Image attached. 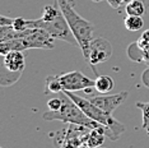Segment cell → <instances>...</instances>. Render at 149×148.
<instances>
[{
	"label": "cell",
	"mask_w": 149,
	"mask_h": 148,
	"mask_svg": "<svg viewBox=\"0 0 149 148\" xmlns=\"http://www.w3.org/2000/svg\"><path fill=\"white\" fill-rule=\"evenodd\" d=\"M61 98H63V106L60 110L57 111H46L43 114V119L47 121H54V120H59V121L66 123V124H72V125H78V126H83L86 129L94 130V129H102L106 132V128L102 124L94 121L91 117H88L86 114L82 111L79 106L74 102L73 100H70L64 91L61 92Z\"/></svg>",
	"instance_id": "1"
},
{
	"label": "cell",
	"mask_w": 149,
	"mask_h": 148,
	"mask_svg": "<svg viewBox=\"0 0 149 148\" xmlns=\"http://www.w3.org/2000/svg\"><path fill=\"white\" fill-rule=\"evenodd\" d=\"M57 3H59L63 14L65 15L66 22L69 24L70 29H72L74 37L77 38L78 46L82 50L83 56L87 60L88 56H89L91 42L93 41V31H94L93 23L84 19L83 17L78 14L68 0H57Z\"/></svg>",
	"instance_id": "2"
},
{
	"label": "cell",
	"mask_w": 149,
	"mask_h": 148,
	"mask_svg": "<svg viewBox=\"0 0 149 148\" xmlns=\"http://www.w3.org/2000/svg\"><path fill=\"white\" fill-rule=\"evenodd\" d=\"M64 93H65L70 100H73L88 117H91L94 121L102 124V125L106 128V137H108L111 140L118 139V137L125 132V126L123 124L118 123L116 119H113V116L111 115V114L104 112L100 107H97L94 103L91 102L87 97L78 96L74 92H69V91H64Z\"/></svg>",
	"instance_id": "3"
},
{
	"label": "cell",
	"mask_w": 149,
	"mask_h": 148,
	"mask_svg": "<svg viewBox=\"0 0 149 148\" xmlns=\"http://www.w3.org/2000/svg\"><path fill=\"white\" fill-rule=\"evenodd\" d=\"M27 24L28 28H42L46 32H49L55 40H61V41L68 42L69 45L78 46V41L74 37L72 29H70L69 24L66 22L65 15L63 12L60 13L56 18L51 19V21H42L40 19H27Z\"/></svg>",
	"instance_id": "4"
},
{
	"label": "cell",
	"mask_w": 149,
	"mask_h": 148,
	"mask_svg": "<svg viewBox=\"0 0 149 148\" xmlns=\"http://www.w3.org/2000/svg\"><path fill=\"white\" fill-rule=\"evenodd\" d=\"M26 66L23 51H10L3 56V65L0 66V86L9 87L21 78Z\"/></svg>",
	"instance_id": "5"
},
{
	"label": "cell",
	"mask_w": 149,
	"mask_h": 148,
	"mask_svg": "<svg viewBox=\"0 0 149 148\" xmlns=\"http://www.w3.org/2000/svg\"><path fill=\"white\" fill-rule=\"evenodd\" d=\"M19 37L24 40L27 49H54L55 38L42 28H27L19 32Z\"/></svg>",
	"instance_id": "6"
},
{
	"label": "cell",
	"mask_w": 149,
	"mask_h": 148,
	"mask_svg": "<svg viewBox=\"0 0 149 148\" xmlns=\"http://www.w3.org/2000/svg\"><path fill=\"white\" fill-rule=\"evenodd\" d=\"M111 55H112V45L106 38H102V37L93 38V41L91 42L89 56H88L87 61L96 75H97L96 65H98L101 63H104L106 60L111 58Z\"/></svg>",
	"instance_id": "7"
},
{
	"label": "cell",
	"mask_w": 149,
	"mask_h": 148,
	"mask_svg": "<svg viewBox=\"0 0 149 148\" xmlns=\"http://www.w3.org/2000/svg\"><path fill=\"white\" fill-rule=\"evenodd\" d=\"M60 82H61L63 89L69 91V92H77V91L88 89L94 87V80L88 78L79 70H73V72L65 73L60 75Z\"/></svg>",
	"instance_id": "8"
},
{
	"label": "cell",
	"mask_w": 149,
	"mask_h": 148,
	"mask_svg": "<svg viewBox=\"0 0 149 148\" xmlns=\"http://www.w3.org/2000/svg\"><path fill=\"white\" fill-rule=\"evenodd\" d=\"M127 96H129V92L124 91V92H118V93H115V95L92 96V97H87V98L92 103H94L97 107H100L102 111L112 115L113 111L126 101Z\"/></svg>",
	"instance_id": "9"
},
{
	"label": "cell",
	"mask_w": 149,
	"mask_h": 148,
	"mask_svg": "<svg viewBox=\"0 0 149 148\" xmlns=\"http://www.w3.org/2000/svg\"><path fill=\"white\" fill-rule=\"evenodd\" d=\"M24 50L28 49H27V45L22 37H17V38L9 40V41L0 42V54L3 56L10 51H24Z\"/></svg>",
	"instance_id": "10"
},
{
	"label": "cell",
	"mask_w": 149,
	"mask_h": 148,
	"mask_svg": "<svg viewBox=\"0 0 149 148\" xmlns=\"http://www.w3.org/2000/svg\"><path fill=\"white\" fill-rule=\"evenodd\" d=\"M115 82L111 77L108 75H98L94 79V88L97 89L98 93L101 95H107L113 89Z\"/></svg>",
	"instance_id": "11"
},
{
	"label": "cell",
	"mask_w": 149,
	"mask_h": 148,
	"mask_svg": "<svg viewBox=\"0 0 149 148\" xmlns=\"http://www.w3.org/2000/svg\"><path fill=\"white\" fill-rule=\"evenodd\" d=\"M145 10H147V5L143 0H129L127 4L125 5V12L127 15L143 17Z\"/></svg>",
	"instance_id": "12"
},
{
	"label": "cell",
	"mask_w": 149,
	"mask_h": 148,
	"mask_svg": "<svg viewBox=\"0 0 149 148\" xmlns=\"http://www.w3.org/2000/svg\"><path fill=\"white\" fill-rule=\"evenodd\" d=\"M125 27L126 29L131 32H136V31H140L144 26V19L143 17H139V15H127L125 18Z\"/></svg>",
	"instance_id": "13"
},
{
	"label": "cell",
	"mask_w": 149,
	"mask_h": 148,
	"mask_svg": "<svg viewBox=\"0 0 149 148\" xmlns=\"http://www.w3.org/2000/svg\"><path fill=\"white\" fill-rule=\"evenodd\" d=\"M46 88L50 92L54 93H60L63 92V86L60 82V75H49L46 78Z\"/></svg>",
	"instance_id": "14"
},
{
	"label": "cell",
	"mask_w": 149,
	"mask_h": 148,
	"mask_svg": "<svg viewBox=\"0 0 149 148\" xmlns=\"http://www.w3.org/2000/svg\"><path fill=\"white\" fill-rule=\"evenodd\" d=\"M136 107L141 110V117H143V128L147 129L149 126V102H141L138 101Z\"/></svg>",
	"instance_id": "15"
},
{
	"label": "cell",
	"mask_w": 149,
	"mask_h": 148,
	"mask_svg": "<svg viewBox=\"0 0 149 148\" xmlns=\"http://www.w3.org/2000/svg\"><path fill=\"white\" fill-rule=\"evenodd\" d=\"M63 106V98L61 97H55V98H51L47 101V107L51 111H57L60 110Z\"/></svg>",
	"instance_id": "16"
},
{
	"label": "cell",
	"mask_w": 149,
	"mask_h": 148,
	"mask_svg": "<svg viewBox=\"0 0 149 148\" xmlns=\"http://www.w3.org/2000/svg\"><path fill=\"white\" fill-rule=\"evenodd\" d=\"M12 27L15 29V31H18V32L24 31V29L28 28V24H27V19H24V18H14Z\"/></svg>",
	"instance_id": "17"
},
{
	"label": "cell",
	"mask_w": 149,
	"mask_h": 148,
	"mask_svg": "<svg viewBox=\"0 0 149 148\" xmlns=\"http://www.w3.org/2000/svg\"><path fill=\"white\" fill-rule=\"evenodd\" d=\"M139 43H141L140 47L149 49V29L143 33V36H141V37H140V40H139Z\"/></svg>",
	"instance_id": "18"
},
{
	"label": "cell",
	"mask_w": 149,
	"mask_h": 148,
	"mask_svg": "<svg viewBox=\"0 0 149 148\" xmlns=\"http://www.w3.org/2000/svg\"><path fill=\"white\" fill-rule=\"evenodd\" d=\"M107 1H108V4L112 6V8H116V9H117L118 6H121L123 4L126 5L129 0H107Z\"/></svg>",
	"instance_id": "19"
},
{
	"label": "cell",
	"mask_w": 149,
	"mask_h": 148,
	"mask_svg": "<svg viewBox=\"0 0 149 148\" xmlns=\"http://www.w3.org/2000/svg\"><path fill=\"white\" fill-rule=\"evenodd\" d=\"M14 18H6V17L1 15L0 17V26H12Z\"/></svg>",
	"instance_id": "20"
},
{
	"label": "cell",
	"mask_w": 149,
	"mask_h": 148,
	"mask_svg": "<svg viewBox=\"0 0 149 148\" xmlns=\"http://www.w3.org/2000/svg\"><path fill=\"white\" fill-rule=\"evenodd\" d=\"M143 1L145 3V5H147V8H148V6H149V0H143Z\"/></svg>",
	"instance_id": "21"
},
{
	"label": "cell",
	"mask_w": 149,
	"mask_h": 148,
	"mask_svg": "<svg viewBox=\"0 0 149 148\" xmlns=\"http://www.w3.org/2000/svg\"><path fill=\"white\" fill-rule=\"evenodd\" d=\"M93 1H96V3H100V1H102V0H93Z\"/></svg>",
	"instance_id": "22"
},
{
	"label": "cell",
	"mask_w": 149,
	"mask_h": 148,
	"mask_svg": "<svg viewBox=\"0 0 149 148\" xmlns=\"http://www.w3.org/2000/svg\"><path fill=\"white\" fill-rule=\"evenodd\" d=\"M145 130H147V133L149 134V126H148V128H147V129H145Z\"/></svg>",
	"instance_id": "23"
},
{
	"label": "cell",
	"mask_w": 149,
	"mask_h": 148,
	"mask_svg": "<svg viewBox=\"0 0 149 148\" xmlns=\"http://www.w3.org/2000/svg\"><path fill=\"white\" fill-rule=\"evenodd\" d=\"M0 148H3V147H0Z\"/></svg>",
	"instance_id": "24"
}]
</instances>
